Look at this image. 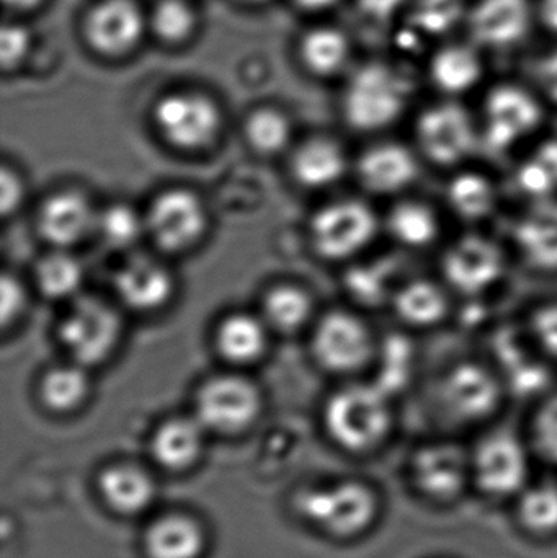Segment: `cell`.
I'll use <instances>...</instances> for the list:
<instances>
[{
  "instance_id": "6da1fadb",
  "label": "cell",
  "mask_w": 557,
  "mask_h": 558,
  "mask_svg": "<svg viewBox=\"0 0 557 558\" xmlns=\"http://www.w3.org/2000/svg\"><path fill=\"white\" fill-rule=\"evenodd\" d=\"M512 252L481 228H467L445 241L438 255V277L457 301H486L509 277Z\"/></svg>"
},
{
  "instance_id": "7a4b0ae2",
  "label": "cell",
  "mask_w": 557,
  "mask_h": 558,
  "mask_svg": "<svg viewBox=\"0 0 557 558\" xmlns=\"http://www.w3.org/2000/svg\"><path fill=\"white\" fill-rule=\"evenodd\" d=\"M437 409L457 423H480L506 402V384L486 356H460L445 364L431 380Z\"/></svg>"
},
{
  "instance_id": "3957f363",
  "label": "cell",
  "mask_w": 557,
  "mask_h": 558,
  "mask_svg": "<svg viewBox=\"0 0 557 558\" xmlns=\"http://www.w3.org/2000/svg\"><path fill=\"white\" fill-rule=\"evenodd\" d=\"M412 146L435 169H460L483 153L480 120L455 100L431 105L415 118Z\"/></svg>"
},
{
  "instance_id": "277c9868",
  "label": "cell",
  "mask_w": 557,
  "mask_h": 558,
  "mask_svg": "<svg viewBox=\"0 0 557 558\" xmlns=\"http://www.w3.org/2000/svg\"><path fill=\"white\" fill-rule=\"evenodd\" d=\"M395 397L372 383L352 384L339 390L326 409L330 435L343 448L353 451L379 445L395 422Z\"/></svg>"
},
{
  "instance_id": "5b68a950",
  "label": "cell",
  "mask_w": 557,
  "mask_h": 558,
  "mask_svg": "<svg viewBox=\"0 0 557 558\" xmlns=\"http://www.w3.org/2000/svg\"><path fill=\"white\" fill-rule=\"evenodd\" d=\"M412 98L405 75L385 64H368L347 85L343 113L350 126L362 133H379L398 123Z\"/></svg>"
},
{
  "instance_id": "8992f818",
  "label": "cell",
  "mask_w": 557,
  "mask_h": 558,
  "mask_svg": "<svg viewBox=\"0 0 557 558\" xmlns=\"http://www.w3.org/2000/svg\"><path fill=\"white\" fill-rule=\"evenodd\" d=\"M542 101L533 92L519 85H499L487 94L481 113L480 131L483 153L509 156L522 153L542 130Z\"/></svg>"
},
{
  "instance_id": "52a82bcc",
  "label": "cell",
  "mask_w": 557,
  "mask_h": 558,
  "mask_svg": "<svg viewBox=\"0 0 557 558\" xmlns=\"http://www.w3.org/2000/svg\"><path fill=\"white\" fill-rule=\"evenodd\" d=\"M486 357L502 377L509 396L538 399L555 386L556 366L536 350L519 318L493 331Z\"/></svg>"
},
{
  "instance_id": "ba28073f",
  "label": "cell",
  "mask_w": 557,
  "mask_h": 558,
  "mask_svg": "<svg viewBox=\"0 0 557 558\" xmlns=\"http://www.w3.org/2000/svg\"><path fill=\"white\" fill-rule=\"evenodd\" d=\"M383 221L362 199L330 203L314 216L311 238L317 254L329 260H349L372 247Z\"/></svg>"
},
{
  "instance_id": "9c48e42d",
  "label": "cell",
  "mask_w": 557,
  "mask_h": 558,
  "mask_svg": "<svg viewBox=\"0 0 557 558\" xmlns=\"http://www.w3.org/2000/svg\"><path fill=\"white\" fill-rule=\"evenodd\" d=\"M507 244L513 260L542 277H557V196L523 203L510 222Z\"/></svg>"
},
{
  "instance_id": "30bf717a",
  "label": "cell",
  "mask_w": 557,
  "mask_h": 558,
  "mask_svg": "<svg viewBox=\"0 0 557 558\" xmlns=\"http://www.w3.org/2000/svg\"><path fill=\"white\" fill-rule=\"evenodd\" d=\"M314 356L332 373H356L368 366L379 343L365 320L352 312H332L317 325Z\"/></svg>"
},
{
  "instance_id": "8fae6325",
  "label": "cell",
  "mask_w": 557,
  "mask_h": 558,
  "mask_svg": "<svg viewBox=\"0 0 557 558\" xmlns=\"http://www.w3.org/2000/svg\"><path fill=\"white\" fill-rule=\"evenodd\" d=\"M121 325L117 312L97 298H81L59 327L62 344L78 364H97L117 347Z\"/></svg>"
},
{
  "instance_id": "7c38bea8",
  "label": "cell",
  "mask_w": 557,
  "mask_h": 558,
  "mask_svg": "<svg viewBox=\"0 0 557 558\" xmlns=\"http://www.w3.org/2000/svg\"><path fill=\"white\" fill-rule=\"evenodd\" d=\"M422 163L412 144L382 141L363 150L356 160V175L366 192L396 199L412 192Z\"/></svg>"
},
{
  "instance_id": "4fadbf2b",
  "label": "cell",
  "mask_w": 557,
  "mask_h": 558,
  "mask_svg": "<svg viewBox=\"0 0 557 558\" xmlns=\"http://www.w3.org/2000/svg\"><path fill=\"white\" fill-rule=\"evenodd\" d=\"M156 123L170 144L193 150L208 146L218 136L221 114L203 95L173 94L157 105Z\"/></svg>"
},
{
  "instance_id": "5bb4252c",
  "label": "cell",
  "mask_w": 557,
  "mask_h": 558,
  "mask_svg": "<svg viewBox=\"0 0 557 558\" xmlns=\"http://www.w3.org/2000/svg\"><path fill=\"white\" fill-rule=\"evenodd\" d=\"M300 507L307 520L340 536L365 530L376 510L373 495L356 484L307 492L301 497Z\"/></svg>"
},
{
  "instance_id": "9a60e30c",
  "label": "cell",
  "mask_w": 557,
  "mask_h": 558,
  "mask_svg": "<svg viewBox=\"0 0 557 558\" xmlns=\"http://www.w3.org/2000/svg\"><path fill=\"white\" fill-rule=\"evenodd\" d=\"M205 226L202 202L186 190H170L157 196L146 218L150 238L157 247L167 252L192 247L205 231Z\"/></svg>"
},
{
  "instance_id": "2e32d148",
  "label": "cell",
  "mask_w": 557,
  "mask_h": 558,
  "mask_svg": "<svg viewBox=\"0 0 557 558\" xmlns=\"http://www.w3.org/2000/svg\"><path fill=\"white\" fill-rule=\"evenodd\" d=\"M261 410V397L249 380L221 376L199 390L196 412L199 423L221 433L241 432Z\"/></svg>"
},
{
  "instance_id": "e0dca14e",
  "label": "cell",
  "mask_w": 557,
  "mask_h": 558,
  "mask_svg": "<svg viewBox=\"0 0 557 558\" xmlns=\"http://www.w3.org/2000/svg\"><path fill=\"white\" fill-rule=\"evenodd\" d=\"M502 192L493 173L468 163L448 172L444 209L467 228H481L499 213Z\"/></svg>"
},
{
  "instance_id": "ac0fdd59",
  "label": "cell",
  "mask_w": 557,
  "mask_h": 558,
  "mask_svg": "<svg viewBox=\"0 0 557 558\" xmlns=\"http://www.w3.org/2000/svg\"><path fill=\"white\" fill-rule=\"evenodd\" d=\"M453 292L440 277H405L392 295L389 308L409 331L435 330L453 317Z\"/></svg>"
},
{
  "instance_id": "d6986e66",
  "label": "cell",
  "mask_w": 557,
  "mask_h": 558,
  "mask_svg": "<svg viewBox=\"0 0 557 558\" xmlns=\"http://www.w3.org/2000/svg\"><path fill=\"white\" fill-rule=\"evenodd\" d=\"M383 229L405 252H425L444 244V213L431 199L408 195L395 199Z\"/></svg>"
},
{
  "instance_id": "ffe728a7",
  "label": "cell",
  "mask_w": 557,
  "mask_h": 558,
  "mask_svg": "<svg viewBox=\"0 0 557 558\" xmlns=\"http://www.w3.org/2000/svg\"><path fill=\"white\" fill-rule=\"evenodd\" d=\"M474 472L487 494L510 495L523 487L529 474L525 448L516 436L496 433L477 446Z\"/></svg>"
},
{
  "instance_id": "44dd1931",
  "label": "cell",
  "mask_w": 557,
  "mask_h": 558,
  "mask_svg": "<svg viewBox=\"0 0 557 558\" xmlns=\"http://www.w3.org/2000/svg\"><path fill=\"white\" fill-rule=\"evenodd\" d=\"M144 22L133 0H105L88 16L90 45L104 54L117 56L133 49L143 35Z\"/></svg>"
},
{
  "instance_id": "7402d4cb",
  "label": "cell",
  "mask_w": 557,
  "mask_h": 558,
  "mask_svg": "<svg viewBox=\"0 0 557 558\" xmlns=\"http://www.w3.org/2000/svg\"><path fill=\"white\" fill-rule=\"evenodd\" d=\"M97 225V215L85 196L75 192L58 193L43 205L38 228L43 239L65 248L84 241Z\"/></svg>"
},
{
  "instance_id": "603a6c76",
  "label": "cell",
  "mask_w": 557,
  "mask_h": 558,
  "mask_svg": "<svg viewBox=\"0 0 557 558\" xmlns=\"http://www.w3.org/2000/svg\"><path fill=\"white\" fill-rule=\"evenodd\" d=\"M529 0H481L471 13V32L489 48H509L530 28Z\"/></svg>"
},
{
  "instance_id": "cb8c5ba5",
  "label": "cell",
  "mask_w": 557,
  "mask_h": 558,
  "mask_svg": "<svg viewBox=\"0 0 557 558\" xmlns=\"http://www.w3.org/2000/svg\"><path fill=\"white\" fill-rule=\"evenodd\" d=\"M412 472L421 490L435 498L455 497L468 477V459L458 446L428 445L415 454Z\"/></svg>"
},
{
  "instance_id": "d4e9b609",
  "label": "cell",
  "mask_w": 557,
  "mask_h": 558,
  "mask_svg": "<svg viewBox=\"0 0 557 558\" xmlns=\"http://www.w3.org/2000/svg\"><path fill=\"white\" fill-rule=\"evenodd\" d=\"M117 292L124 304L136 311H154L172 295V277L159 262L150 257H131L114 277Z\"/></svg>"
},
{
  "instance_id": "484cf974",
  "label": "cell",
  "mask_w": 557,
  "mask_h": 558,
  "mask_svg": "<svg viewBox=\"0 0 557 558\" xmlns=\"http://www.w3.org/2000/svg\"><path fill=\"white\" fill-rule=\"evenodd\" d=\"M512 186L523 203L557 196V136H542L520 153Z\"/></svg>"
},
{
  "instance_id": "4316f807",
  "label": "cell",
  "mask_w": 557,
  "mask_h": 558,
  "mask_svg": "<svg viewBox=\"0 0 557 558\" xmlns=\"http://www.w3.org/2000/svg\"><path fill=\"white\" fill-rule=\"evenodd\" d=\"M404 278L401 264L396 258L385 257L352 268L347 275V288L359 304L366 307H389L396 289Z\"/></svg>"
},
{
  "instance_id": "83f0119b",
  "label": "cell",
  "mask_w": 557,
  "mask_h": 558,
  "mask_svg": "<svg viewBox=\"0 0 557 558\" xmlns=\"http://www.w3.org/2000/svg\"><path fill=\"white\" fill-rule=\"evenodd\" d=\"M481 75L483 62L468 46H447L432 59V82L438 90L450 97L473 90L480 84Z\"/></svg>"
},
{
  "instance_id": "f1b7e54d",
  "label": "cell",
  "mask_w": 557,
  "mask_h": 558,
  "mask_svg": "<svg viewBox=\"0 0 557 558\" xmlns=\"http://www.w3.org/2000/svg\"><path fill=\"white\" fill-rule=\"evenodd\" d=\"M293 170L304 186L324 189L342 179L347 172V156L334 141L314 140L298 150Z\"/></svg>"
},
{
  "instance_id": "f546056e",
  "label": "cell",
  "mask_w": 557,
  "mask_h": 558,
  "mask_svg": "<svg viewBox=\"0 0 557 558\" xmlns=\"http://www.w3.org/2000/svg\"><path fill=\"white\" fill-rule=\"evenodd\" d=\"M216 341L226 360L251 363L264 353L267 330L258 318L247 314H234L219 325Z\"/></svg>"
},
{
  "instance_id": "4dcf8cb0",
  "label": "cell",
  "mask_w": 557,
  "mask_h": 558,
  "mask_svg": "<svg viewBox=\"0 0 557 558\" xmlns=\"http://www.w3.org/2000/svg\"><path fill=\"white\" fill-rule=\"evenodd\" d=\"M202 449V429L192 420H172L160 426L153 442L154 456L160 464L182 469L192 464Z\"/></svg>"
},
{
  "instance_id": "1f68e13d",
  "label": "cell",
  "mask_w": 557,
  "mask_h": 558,
  "mask_svg": "<svg viewBox=\"0 0 557 558\" xmlns=\"http://www.w3.org/2000/svg\"><path fill=\"white\" fill-rule=\"evenodd\" d=\"M202 546L198 526L185 518H166L147 534V549L153 558H196Z\"/></svg>"
},
{
  "instance_id": "d6a6232c",
  "label": "cell",
  "mask_w": 557,
  "mask_h": 558,
  "mask_svg": "<svg viewBox=\"0 0 557 558\" xmlns=\"http://www.w3.org/2000/svg\"><path fill=\"white\" fill-rule=\"evenodd\" d=\"M101 492L108 504L121 513H136L153 500L154 487L146 474L133 468H117L105 472Z\"/></svg>"
},
{
  "instance_id": "836d02e7",
  "label": "cell",
  "mask_w": 557,
  "mask_h": 558,
  "mask_svg": "<svg viewBox=\"0 0 557 558\" xmlns=\"http://www.w3.org/2000/svg\"><path fill=\"white\" fill-rule=\"evenodd\" d=\"M376 357L379 361V371L375 383L392 397L398 396L412 380L414 361L417 357L414 347L405 337L386 338L379 341Z\"/></svg>"
},
{
  "instance_id": "e575fe53",
  "label": "cell",
  "mask_w": 557,
  "mask_h": 558,
  "mask_svg": "<svg viewBox=\"0 0 557 558\" xmlns=\"http://www.w3.org/2000/svg\"><path fill=\"white\" fill-rule=\"evenodd\" d=\"M303 59L316 74H336L349 59V41L337 29H314L304 38Z\"/></svg>"
},
{
  "instance_id": "d590c367",
  "label": "cell",
  "mask_w": 557,
  "mask_h": 558,
  "mask_svg": "<svg viewBox=\"0 0 557 558\" xmlns=\"http://www.w3.org/2000/svg\"><path fill=\"white\" fill-rule=\"evenodd\" d=\"M519 320L536 350L557 367V294L536 299Z\"/></svg>"
},
{
  "instance_id": "8d00e7d4",
  "label": "cell",
  "mask_w": 557,
  "mask_h": 558,
  "mask_svg": "<svg viewBox=\"0 0 557 558\" xmlns=\"http://www.w3.org/2000/svg\"><path fill=\"white\" fill-rule=\"evenodd\" d=\"M87 389V376L81 367H56L43 377L41 397L49 409L65 412L84 400Z\"/></svg>"
},
{
  "instance_id": "74e56055",
  "label": "cell",
  "mask_w": 557,
  "mask_h": 558,
  "mask_svg": "<svg viewBox=\"0 0 557 558\" xmlns=\"http://www.w3.org/2000/svg\"><path fill=\"white\" fill-rule=\"evenodd\" d=\"M36 282L46 298H69L81 286V265L71 255L56 252L39 262L38 268H36Z\"/></svg>"
},
{
  "instance_id": "f35d334b",
  "label": "cell",
  "mask_w": 557,
  "mask_h": 558,
  "mask_svg": "<svg viewBox=\"0 0 557 558\" xmlns=\"http://www.w3.org/2000/svg\"><path fill=\"white\" fill-rule=\"evenodd\" d=\"M310 314V295L293 286L274 289L265 299L267 320L278 330H296L306 324Z\"/></svg>"
},
{
  "instance_id": "ab89813d",
  "label": "cell",
  "mask_w": 557,
  "mask_h": 558,
  "mask_svg": "<svg viewBox=\"0 0 557 558\" xmlns=\"http://www.w3.org/2000/svg\"><path fill=\"white\" fill-rule=\"evenodd\" d=\"M144 226L143 219L130 206L114 205L97 215L95 231L108 247L121 251L131 247L140 239Z\"/></svg>"
},
{
  "instance_id": "60d3db41",
  "label": "cell",
  "mask_w": 557,
  "mask_h": 558,
  "mask_svg": "<svg viewBox=\"0 0 557 558\" xmlns=\"http://www.w3.org/2000/svg\"><path fill=\"white\" fill-rule=\"evenodd\" d=\"M247 140L258 153H280L290 140V124L278 111H257L249 120Z\"/></svg>"
},
{
  "instance_id": "b9f144b4",
  "label": "cell",
  "mask_w": 557,
  "mask_h": 558,
  "mask_svg": "<svg viewBox=\"0 0 557 558\" xmlns=\"http://www.w3.org/2000/svg\"><path fill=\"white\" fill-rule=\"evenodd\" d=\"M520 517L530 530L549 533L557 530V487L540 485L523 495Z\"/></svg>"
},
{
  "instance_id": "7bdbcfd3",
  "label": "cell",
  "mask_w": 557,
  "mask_h": 558,
  "mask_svg": "<svg viewBox=\"0 0 557 558\" xmlns=\"http://www.w3.org/2000/svg\"><path fill=\"white\" fill-rule=\"evenodd\" d=\"M532 435L536 448L549 461L557 462V386L538 397L532 418Z\"/></svg>"
},
{
  "instance_id": "ee69618b",
  "label": "cell",
  "mask_w": 557,
  "mask_h": 558,
  "mask_svg": "<svg viewBox=\"0 0 557 558\" xmlns=\"http://www.w3.org/2000/svg\"><path fill=\"white\" fill-rule=\"evenodd\" d=\"M153 26L166 41H182L193 32L195 15L183 0H162L154 10Z\"/></svg>"
},
{
  "instance_id": "f6af8a7d",
  "label": "cell",
  "mask_w": 557,
  "mask_h": 558,
  "mask_svg": "<svg viewBox=\"0 0 557 558\" xmlns=\"http://www.w3.org/2000/svg\"><path fill=\"white\" fill-rule=\"evenodd\" d=\"M463 0H419L417 23L428 33H444L453 28L463 13Z\"/></svg>"
},
{
  "instance_id": "bcb514c9",
  "label": "cell",
  "mask_w": 557,
  "mask_h": 558,
  "mask_svg": "<svg viewBox=\"0 0 557 558\" xmlns=\"http://www.w3.org/2000/svg\"><path fill=\"white\" fill-rule=\"evenodd\" d=\"M28 32L19 25H5L0 35V61L5 69L15 68L28 51Z\"/></svg>"
},
{
  "instance_id": "7dc6e473",
  "label": "cell",
  "mask_w": 557,
  "mask_h": 558,
  "mask_svg": "<svg viewBox=\"0 0 557 558\" xmlns=\"http://www.w3.org/2000/svg\"><path fill=\"white\" fill-rule=\"evenodd\" d=\"M20 282L10 275H3L2 284H0V315H2V325H9L23 307V291Z\"/></svg>"
},
{
  "instance_id": "c3c4849f",
  "label": "cell",
  "mask_w": 557,
  "mask_h": 558,
  "mask_svg": "<svg viewBox=\"0 0 557 558\" xmlns=\"http://www.w3.org/2000/svg\"><path fill=\"white\" fill-rule=\"evenodd\" d=\"M23 198V186L19 177L9 169H2L0 173V208L2 215L15 213Z\"/></svg>"
},
{
  "instance_id": "681fc988",
  "label": "cell",
  "mask_w": 557,
  "mask_h": 558,
  "mask_svg": "<svg viewBox=\"0 0 557 558\" xmlns=\"http://www.w3.org/2000/svg\"><path fill=\"white\" fill-rule=\"evenodd\" d=\"M538 84L543 94L557 107V52L548 56L538 68Z\"/></svg>"
},
{
  "instance_id": "f907efd6",
  "label": "cell",
  "mask_w": 557,
  "mask_h": 558,
  "mask_svg": "<svg viewBox=\"0 0 557 558\" xmlns=\"http://www.w3.org/2000/svg\"><path fill=\"white\" fill-rule=\"evenodd\" d=\"M360 7L366 15L373 19L385 20L395 15L404 0H359Z\"/></svg>"
},
{
  "instance_id": "816d5d0a",
  "label": "cell",
  "mask_w": 557,
  "mask_h": 558,
  "mask_svg": "<svg viewBox=\"0 0 557 558\" xmlns=\"http://www.w3.org/2000/svg\"><path fill=\"white\" fill-rule=\"evenodd\" d=\"M542 19L548 28L557 32V0H543Z\"/></svg>"
},
{
  "instance_id": "f5cc1de1",
  "label": "cell",
  "mask_w": 557,
  "mask_h": 558,
  "mask_svg": "<svg viewBox=\"0 0 557 558\" xmlns=\"http://www.w3.org/2000/svg\"><path fill=\"white\" fill-rule=\"evenodd\" d=\"M298 2H300V5H303L304 9L323 10L334 5L337 0H298Z\"/></svg>"
},
{
  "instance_id": "db71d44e",
  "label": "cell",
  "mask_w": 557,
  "mask_h": 558,
  "mask_svg": "<svg viewBox=\"0 0 557 558\" xmlns=\"http://www.w3.org/2000/svg\"><path fill=\"white\" fill-rule=\"evenodd\" d=\"M41 0H3L5 5L12 7V9L28 10L33 7L38 5Z\"/></svg>"
},
{
  "instance_id": "11a10c76",
  "label": "cell",
  "mask_w": 557,
  "mask_h": 558,
  "mask_svg": "<svg viewBox=\"0 0 557 558\" xmlns=\"http://www.w3.org/2000/svg\"><path fill=\"white\" fill-rule=\"evenodd\" d=\"M252 2H262V0H252Z\"/></svg>"
}]
</instances>
